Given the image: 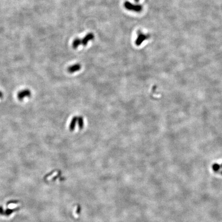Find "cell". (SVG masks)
I'll use <instances>...</instances> for the list:
<instances>
[{
	"label": "cell",
	"mask_w": 222,
	"mask_h": 222,
	"mask_svg": "<svg viewBox=\"0 0 222 222\" xmlns=\"http://www.w3.org/2000/svg\"><path fill=\"white\" fill-rule=\"evenodd\" d=\"M125 8L129 11L135 12H140L143 10V6L140 5H134L129 2H126L124 4Z\"/></svg>",
	"instance_id": "obj_1"
},
{
	"label": "cell",
	"mask_w": 222,
	"mask_h": 222,
	"mask_svg": "<svg viewBox=\"0 0 222 222\" xmlns=\"http://www.w3.org/2000/svg\"><path fill=\"white\" fill-rule=\"evenodd\" d=\"M149 37H150L149 35H145L141 32L138 33L137 38L136 39V42H135L136 45H137V46L140 45L141 44H142L144 41H145V40L149 39Z\"/></svg>",
	"instance_id": "obj_2"
},
{
	"label": "cell",
	"mask_w": 222,
	"mask_h": 222,
	"mask_svg": "<svg viewBox=\"0 0 222 222\" xmlns=\"http://www.w3.org/2000/svg\"><path fill=\"white\" fill-rule=\"evenodd\" d=\"M31 96V92L28 89H23L20 91L18 93V98L20 100H22L24 98L26 97H30Z\"/></svg>",
	"instance_id": "obj_3"
},
{
	"label": "cell",
	"mask_w": 222,
	"mask_h": 222,
	"mask_svg": "<svg viewBox=\"0 0 222 222\" xmlns=\"http://www.w3.org/2000/svg\"><path fill=\"white\" fill-rule=\"evenodd\" d=\"M94 38V36L92 33L88 34L81 40V44H82L83 46H86L88 42L90 40H92Z\"/></svg>",
	"instance_id": "obj_4"
},
{
	"label": "cell",
	"mask_w": 222,
	"mask_h": 222,
	"mask_svg": "<svg viewBox=\"0 0 222 222\" xmlns=\"http://www.w3.org/2000/svg\"><path fill=\"white\" fill-rule=\"evenodd\" d=\"M80 68H81V65L79 64H76L69 67L68 68V71L69 73H72L78 71V70L80 69Z\"/></svg>",
	"instance_id": "obj_5"
},
{
	"label": "cell",
	"mask_w": 222,
	"mask_h": 222,
	"mask_svg": "<svg viewBox=\"0 0 222 222\" xmlns=\"http://www.w3.org/2000/svg\"><path fill=\"white\" fill-rule=\"evenodd\" d=\"M80 44H81V40L77 38L74 40V41L73 42V47L74 48H76Z\"/></svg>",
	"instance_id": "obj_6"
},
{
	"label": "cell",
	"mask_w": 222,
	"mask_h": 222,
	"mask_svg": "<svg viewBox=\"0 0 222 222\" xmlns=\"http://www.w3.org/2000/svg\"><path fill=\"white\" fill-rule=\"evenodd\" d=\"M76 117H74L73 118L72 121L71 122V123H70V125L69 126V129H70V130H73L74 129V127L76 125Z\"/></svg>",
	"instance_id": "obj_7"
},
{
	"label": "cell",
	"mask_w": 222,
	"mask_h": 222,
	"mask_svg": "<svg viewBox=\"0 0 222 222\" xmlns=\"http://www.w3.org/2000/svg\"><path fill=\"white\" fill-rule=\"evenodd\" d=\"M220 166L217 164H214L212 166V169L214 172H217L220 169Z\"/></svg>",
	"instance_id": "obj_8"
},
{
	"label": "cell",
	"mask_w": 222,
	"mask_h": 222,
	"mask_svg": "<svg viewBox=\"0 0 222 222\" xmlns=\"http://www.w3.org/2000/svg\"><path fill=\"white\" fill-rule=\"evenodd\" d=\"M14 211V210L13 209H7V210L5 211V213H6V215H8L11 214L12 212H13Z\"/></svg>",
	"instance_id": "obj_9"
},
{
	"label": "cell",
	"mask_w": 222,
	"mask_h": 222,
	"mask_svg": "<svg viewBox=\"0 0 222 222\" xmlns=\"http://www.w3.org/2000/svg\"><path fill=\"white\" fill-rule=\"evenodd\" d=\"M3 213V209L2 208V207H0V213Z\"/></svg>",
	"instance_id": "obj_10"
},
{
	"label": "cell",
	"mask_w": 222,
	"mask_h": 222,
	"mask_svg": "<svg viewBox=\"0 0 222 222\" xmlns=\"http://www.w3.org/2000/svg\"><path fill=\"white\" fill-rule=\"evenodd\" d=\"M3 97V93H2V92L0 91V98H1Z\"/></svg>",
	"instance_id": "obj_11"
},
{
	"label": "cell",
	"mask_w": 222,
	"mask_h": 222,
	"mask_svg": "<svg viewBox=\"0 0 222 222\" xmlns=\"http://www.w3.org/2000/svg\"><path fill=\"white\" fill-rule=\"evenodd\" d=\"M134 1H135L136 2L138 3V2H139V1H140V0H134Z\"/></svg>",
	"instance_id": "obj_12"
},
{
	"label": "cell",
	"mask_w": 222,
	"mask_h": 222,
	"mask_svg": "<svg viewBox=\"0 0 222 222\" xmlns=\"http://www.w3.org/2000/svg\"><path fill=\"white\" fill-rule=\"evenodd\" d=\"M221 167H222V165H221Z\"/></svg>",
	"instance_id": "obj_13"
}]
</instances>
